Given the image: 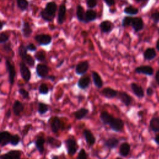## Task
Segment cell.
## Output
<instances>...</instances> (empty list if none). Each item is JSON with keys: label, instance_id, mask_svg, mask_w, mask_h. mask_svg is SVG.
I'll return each instance as SVG.
<instances>
[{"label": "cell", "instance_id": "1", "mask_svg": "<svg viewBox=\"0 0 159 159\" xmlns=\"http://www.w3.org/2000/svg\"><path fill=\"white\" fill-rule=\"evenodd\" d=\"M57 6L55 2L51 1L46 4L44 9L40 12V17L47 22H51L55 16Z\"/></svg>", "mask_w": 159, "mask_h": 159}, {"label": "cell", "instance_id": "2", "mask_svg": "<svg viewBox=\"0 0 159 159\" xmlns=\"http://www.w3.org/2000/svg\"><path fill=\"white\" fill-rule=\"evenodd\" d=\"M108 125L112 130L119 132L122 130L124 126V123L121 119L113 116L109 120Z\"/></svg>", "mask_w": 159, "mask_h": 159}, {"label": "cell", "instance_id": "3", "mask_svg": "<svg viewBox=\"0 0 159 159\" xmlns=\"http://www.w3.org/2000/svg\"><path fill=\"white\" fill-rule=\"evenodd\" d=\"M67 153L70 156H73L77 152L78 145L75 139L68 138L65 140Z\"/></svg>", "mask_w": 159, "mask_h": 159}, {"label": "cell", "instance_id": "4", "mask_svg": "<svg viewBox=\"0 0 159 159\" xmlns=\"http://www.w3.org/2000/svg\"><path fill=\"white\" fill-rule=\"evenodd\" d=\"M19 71L23 80L25 82H28L31 78V73L24 61L19 63Z\"/></svg>", "mask_w": 159, "mask_h": 159}, {"label": "cell", "instance_id": "5", "mask_svg": "<svg viewBox=\"0 0 159 159\" xmlns=\"http://www.w3.org/2000/svg\"><path fill=\"white\" fill-rule=\"evenodd\" d=\"M50 128L53 133H57L63 126V123L60 118L57 116L53 117L50 121Z\"/></svg>", "mask_w": 159, "mask_h": 159}, {"label": "cell", "instance_id": "6", "mask_svg": "<svg viewBox=\"0 0 159 159\" xmlns=\"http://www.w3.org/2000/svg\"><path fill=\"white\" fill-rule=\"evenodd\" d=\"M35 40L41 45H47L52 42V37L48 34H39L34 37Z\"/></svg>", "mask_w": 159, "mask_h": 159}, {"label": "cell", "instance_id": "7", "mask_svg": "<svg viewBox=\"0 0 159 159\" xmlns=\"http://www.w3.org/2000/svg\"><path fill=\"white\" fill-rule=\"evenodd\" d=\"M22 152L19 150H10L1 155V159H21Z\"/></svg>", "mask_w": 159, "mask_h": 159}, {"label": "cell", "instance_id": "8", "mask_svg": "<svg viewBox=\"0 0 159 159\" xmlns=\"http://www.w3.org/2000/svg\"><path fill=\"white\" fill-rule=\"evenodd\" d=\"M6 69L8 73V76H9V81L11 85H12L14 82V77L16 75V70L14 67V66L11 64V63L6 60Z\"/></svg>", "mask_w": 159, "mask_h": 159}, {"label": "cell", "instance_id": "9", "mask_svg": "<svg viewBox=\"0 0 159 159\" xmlns=\"http://www.w3.org/2000/svg\"><path fill=\"white\" fill-rule=\"evenodd\" d=\"M135 72L136 73L143 74L148 76H152L153 74V68L149 65H142L137 67L135 69Z\"/></svg>", "mask_w": 159, "mask_h": 159}, {"label": "cell", "instance_id": "10", "mask_svg": "<svg viewBox=\"0 0 159 159\" xmlns=\"http://www.w3.org/2000/svg\"><path fill=\"white\" fill-rule=\"evenodd\" d=\"M12 135L7 130L2 131L0 133V145L1 147L10 143Z\"/></svg>", "mask_w": 159, "mask_h": 159}, {"label": "cell", "instance_id": "11", "mask_svg": "<svg viewBox=\"0 0 159 159\" xmlns=\"http://www.w3.org/2000/svg\"><path fill=\"white\" fill-rule=\"evenodd\" d=\"M131 26L136 32L142 30L144 27V24L142 19L139 17H133Z\"/></svg>", "mask_w": 159, "mask_h": 159}, {"label": "cell", "instance_id": "12", "mask_svg": "<svg viewBox=\"0 0 159 159\" xmlns=\"http://www.w3.org/2000/svg\"><path fill=\"white\" fill-rule=\"evenodd\" d=\"M49 71L48 67L44 64H38L36 66V73L38 76L42 78H45Z\"/></svg>", "mask_w": 159, "mask_h": 159}, {"label": "cell", "instance_id": "13", "mask_svg": "<svg viewBox=\"0 0 159 159\" xmlns=\"http://www.w3.org/2000/svg\"><path fill=\"white\" fill-rule=\"evenodd\" d=\"M89 63L87 61L80 62L75 68V73L78 75H81L86 73L89 69Z\"/></svg>", "mask_w": 159, "mask_h": 159}, {"label": "cell", "instance_id": "14", "mask_svg": "<svg viewBox=\"0 0 159 159\" xmlns=\"http://www.w3.org/2000/svg\"><path fill=\"white\" fill-rule=\"evenodd\" d=\"M83 135L88 146L92 147L95 144L96 138L90 130L85 129L83 131Z\"/></svg>", "mask_w": 159, "mask_h": 159}, {"label": "cell", "instance_id": "15", "mask_svg": "<svg viewBox=\"0 0 159 159\" xmlns=\"http://www.w3.org/2000/svg\"><path fill=\"white\" fill-rule=\"evenodd\" d=\"M117 97L125 106H129L131 104L132 98L127 93L124 91H119L118 92Z\"/></svg>", "mask_w": 159, "mask_h": 159}, {"label": "cell", "instance_id": "16", "mask_svg": "<svg viewBox=\"0 0 159 159\" xmlns=\"http://www.w3.org/2000/svg\"><path fill=\"white\" fill-rule=\"evenodd\" d=\"M101 94L106 98L112 99L117 96L118 91L109 87H106L101 91Z\"/></svg>", "mask_w": 159, "mask_h": 159}, {"label": "cell", "instance_id": "17", "mask_svg": "<svg viewBox=\"0 0 159 159\" xmlns=\"http://www.w3.org/2000/svg\"><path fill=\"white\" fill-rule=\"evenodd\" d=\"M119 143V140L116 137H112L106 139L104 141V146L109 149L116 148Z\"/></svg>", "mask_w": 159, "mask_h": 159}, {"label": "cell", "instance_id": "18", "mask_svg": "<svg viewBox=\"0 0 159 159\" xmlns=\"http://www.w3.org/2000/svg\"><path fill=\"white\" fill-rule=\"evenodd\" d=\"M66 12V7L65 4H62L60 6L58 16H57V22L58 24H62L63 23L65 14Z\"/></svg>", "mask_w": 159, "mask_h": 159}, {"label": "cell", "instance_id": "19", "mask_svg": "<svg viewBox=\"0 0 159 159\" xmlns=\"http://www.w3.org/2000/svg\"><path fill=\"white\" fill-rule=\"evenodd\" d=\"M130 88L134 94L138 98H142L144 96V91L142 86L138 85L135 83H132L130 84Z\"/></svg>", "mask_w": 159, "mask_h": 159}, {"label": "cell", "instance_id": "20", "mask_svg": "<svg viewBox=\"0 0 159 159\" xmlns=\"http://www.w3.org/2000/svg\"><path fill=\"white\" fill-rule=\"evenodd\" d=\"M24 105L19 100H16L12 105V110L14 114L18 116L24 111Z\"/></svg>", "mask_w": 159, "mask_h": 159}, {"label": "cell", "instance_id": "21", "mask_svg": "<svg viewBox=\"0 0 159 159\" xmlns=\"http://www.w3.org/2000/svg\"><path fill=\"white\" fill-rule=\"evenodd\" d=\"M130 151V145L127 142H123L119 147V153L122 157H125L129 155Z\"/></svg>", "mask_w": 159, "mask_h": 159}, {"label": "cell", "instance_id": "22", "mask_svg": "<svg viewBox=\"0 0 159 159\" xmlns=\"http://www.w3.org/2000/svg\"><path fill=\"white\" fill-rule=\"evenodd\" d=\"M90 81L91 80H90V78L89 76H83L79 79L78 83H77L78 87L82 89H86L90 84Z\"/></svg>", "mask_w": 159, "mask_h": 159}, {"label": "cell", "instance_id": "23", "mask_svg": "<svg viewBox=\"0 0 159 159\" xmlns=\"http://www.w3.org/2000/svg\"><path fill=\"white\" fill-rule=\"evenodd\" d=\"M99 27L101 32L103 33H109L112 30L113 28L112 24L109 20H104L101 22Z\"/></svg>", "mask_w": 159, "mask_h": 159}, {"label": "cell", "instance_id": "24", "mask_svg": "<svg viewBox=\"0 0 159 159\" xmlns=\"http://www.w3.org/2000/svg\"><path fill=\"white\" fill-rule=\"evenodd\" d=\"M88 112H89L88 109L82 107V108H80L78 110L73 112V114L75 116L76 119L81 120L88 114Z\"/></svg>", "mask_w": 159, "mask_h": 159}, {"label": "cell", "instance_id": "25", "mask_svg": "<svg viewBox=\"0 0 159 159\" xmlns=\"http://www.w3.org/2000/svg\"><path fill=\"white\" fill-rule=\"evenodd\" d=\"M45 139L43 137H39L35 142V147L40 153V154H43L44 152V144H45Z\"/></svg>", "mask_w": 159, "mask_h": 159}, {"label": "cell", "instance_id": "26", "mask_svg": "<svg viewBox=\"0 0 159 159\" xmlns=\"http://www.w3.org/2000/svg\"><path fill=\"white\" fill-rule=\"evenodd\" d=\"M22 33L25 38H28L32 33V30L30 24L27 22H24L22 27Z\"/></svg>", "mask_w": 159, "mask_h": 159}, {"label": "cell", "instance_id": "27", "mask_svg": "<svg viewBox=\"0 0 159 159\" xmlns=\"http://www.w3.org/2000/svg\"><path fill=\"white\" fill-rule=\"evenodd\" d=\"M156 56H157L156 52L153 48H147L143 53L144 58L147 60H152L154 59L156 57Z\"/></svg>", "mask_w": 159, "mask_h": 159}, {"label": "cell", "instance_id": "28", "mask_svg": "<svg viewBox=\"0 0 159 159\" xmlns=\"http://www.w3.org/2000/svg\"><path fill=\"white\" fill-rule=\"evenodd\" d=\"M92 78H93V81L94 84L98 88H101L103 85V82H102V80L100 75L97 72L93 71L92 72Z\"/></svg>", "mask_w": 159, "mask_h": 159}, {"label": "cell", "instance_id": "29", "mask_svg": "<svg viewBox=\"0 0 159 159\" xmlns=\"http://www.w3.org/2000/svg\"><path fill=\"white\" fill-rule=\"evenodd\" d=\"M150 128L154 132H159V117H153L150 120Z\"/></svg>", "mask_w": 159, "mask_h": 159}, {"label": "cell", "instance_id": "30", "mask_svg": "<svg viewBox=\"0 0 159 159\" xmlns=\"http://www.w3.org/2000/svg\"><path fill=\"white\" fill-rule=\"evenodd\" d=\"M76 17L79 21L87 23L85 19V13L83 7L81 5H78L76 7Z\"/></svg>", "mask_w": 159, "mask_h": 159}, {"label": "cell", "instance_id": "31", "mask_svg": "<svg viewBox=\"0 0 159 159\" xmlns=\"http://www.w3.org/2000/svg\"><path fill=\"white\" fill-rule=\"evenodd\" d=\"M113 116L107 111H102L99 116L100 120L104 125H108L109 120Z\"/></svg>", "mask_w": 159, "mask_h": 159}, {"label": "cell", "instance_id": "32", "mask_svg": "<svg viewBox=\"0 0 159 159\" xmlns=\"http://www.w3.org/2000/svg\"><path fill=\"white\" fill-rule=\"evenodd\" d=\"M97 17V14L96 12L92 10V9H88L85 12V19L86 22H92L96 20Z\"/></svg>", "mask_w": 159, "mask_h": 159}, {"label": "cell", "instance_id": "33", "mask_svg": "<svg viewBox=\"0 0 159 159\" xmlns=\"http://www.w3.org/2000/svg\"><path fill=\"white\" fill-rule=\"evenodd\" d=\"M38 113L40 115L44 114L47 113L48 111V106L43 102H39L38 104Z\"/></svg>", "mask_w": 159, "mask_h": 159}, {"label": "cell", "instance_id": "34", "mask_svg": "<svg viewBox=\"0 0 159 159\" xmlns=\"http://www.w3.org/2000/svg\"><path fill=\"white\" fill-rule=\"evenodd\" d=\"M124 13H125L127 14L135 15V14H138L139 9L137 8H135V7L132 6H129L126 7L124 9Z\"/></svg>", "mask_w": 159, "mask_h": 159}, {"label": "cell", "instance_id": "35", "mask_svg": "<svg viewBox=\"0 0 159 159\" xmlns=\"http://www.w3.org/2000/svg\"><path fill=\"white\" fill-rule=\"evenodd\" d=\"M17 4L21 11H25L28 9L29 2L27 0H17Z\"/></svg>", "mask_w": 159, "mask_h": 159}, {"label": "cell", "instance_id": "36", "mask_svg": "<svg viewBox=\"0 0 159 159\" xmlns=\"http://www.w3.org/2000/svg\"><path fill=\"white\" fill-rule=\"evenodd\" d=\"M18 52H19V55L20 57L22 60H24L27 55V49L26 47H25L23 44H21L18 48Z\"/></svg>", "mask_w": 159, "mask_h": 159}, {"label": "cell", "instance_id": "37", "mask_svg": "<svg viewBox=\"0 0 159 159\" xmlns=\"http://www.w3.org/2000/svg\"><path fill=\"white\" fill-rule=\"evenodd\" d=\"M47 142L49 143V145L56 148H58L61 146V142L55 139H54L52 137H49V136L47 137Z\"/></svg>", "mask_w": 159, "mask_h": 159}, {"label": "cell", "instance_id": "38", "mask_svg": "<svg viewBox=\"0 0 159 159\" xmlns=\"http://www.w3.org/2000/svg\"><path fill=\"white\" fill-rule=\"evenodd\" d=\"M34 57L37 60L40 62H43L45 61L46 57H45V54L42 51H38L36 52L34 54Z\"/></svg>", "mask_w": 159, "mask_h": 159}, {"label": "cell", "instance_id": "39", "mask_svg": "<svg viewBox=\"0 0 159 159\" xmlns=\"http://www.w3.org/2000/svg\"><path fill=\"white\" fill-rule=\"evenodd\" d=\"M133 17L130 16H125L123 18L122 20V25L123 27H127L129 25H131Z\"/></svg>", "mask_w": 159, "mask_h": 159}, {"label": "cell", "instance_id": "40", "mask_svg": "<svg viewBox=\"0 0 159 159\" xmlns=\"http://www.w3.org/2000/svg\"><path fill=\"white\" fill-rule=\"evenodd\" d=\"M23 60H24V62H25L27 65H29L30 67H33V66H34L35 61H34V58H33L31 55L27 54V56L25 57V58H24Z\"/></svg>", "mask_w": 159, "mask_h": 159}, {"label": "cell", "instance_id": "41", "mask_svg": "<svg viewBox=\"0 0 159 159\" xmlns=\"http://www.w3.org/2000/svg\"><path fill=\"white\" fill-rule=\"evenodd\" d=\"M20 141V137L17 134L12 135V137H11L10 144L11 145H12V146H16V145H17L19 144Z\"/></svg>", "mask_w": 159, "mask_h": 159}, {"label": "cell", "instance_id": "42", "mask_svg": "<svg viewBox=\"0 0 159 159\" xmlns=\"http://www.w3.org/2000/svg\"><path fill=\"white\" fill-rule=\"evenodd\" d=\"M39 91L42 94H47L48 93V88L45 83H42L39 86Z\"/></svg>", "mask_w": 159, "mask_h": 159}, {"label": "cell", "instance_id": "43", "mask_svg": "<svg viewBox=\"0 0 159 159\" xmlns=\"http://www.w3.org/2000/svg\"><path fill=\"white\" fill-rule=\"evenodd\" d=\"M9 35H7L4 32H1L0 34V43H6L9 40Z\"/></svg>", "mask_w": 159, "mask_h": 159}, {"label": "cell", "instance_id": "44", "mask_svg": "<svg viewBox=\"0 0 159 159\" xmlns=\"http://www.w3.org/2000/svg\"><path fill=\"white\" fill-rule=\"evenodd\" d=\"M77 159H88L87 154L84 148H81L77 155Z\"/></svg>", "mask_w": 159, "mask_h": 159}, {"label": "cell", "instance_id": "45", "mask_svg": "<svg viewBox=\"0 0 159 159\" xmlns=\"http://www.w3.org/2000/svg\"><path fill=\"white\" fill-rule=\"evenodd\" d=\"M19 93L22 96L24 99H29V94L27 91H26L24 89L20 88L19 89Z\"/></svg>", "mask_w": 159, "mask_h": 159}, {"label": "cell", "instance_id": "46", "mask_svg": "<svg viewBox=\"0 0 159 159\" xmlns=\"http://www.w3.org/2000/svg\"><path fill=\"white\" fill-rule=\"evenodd\" d=\"M86 5L88 7L93 9L97 5V0H86Z\"/></svg>", "mask_w": 159, "mask_h": 159}, {"label": "cell", "instance_id": "47", "mask_svg": "<svg viewBox=\"0 0 159 159\" xmlns=\"http://www.w3.org/2000/svg\"><path fill=\"white\" fill-rule=\"evenodd\" d=\"M151 19L153 20V22L157 24L159 22V12H153L151 15Z\"/></svg>", "mask_w": 159, "mask_h": 159}, {"label": "cell", "instance_id": "48", "mask_svg": "<svg viewBox=\"0 0 159 159\" xmlns=\"http://www.w3.org/2000/svg\"><path fill=\"white\" fill-rule=\"evenodd\" d=\"M2 48L7 52H10L12 51V48H11V43H4L3 45H2Z\"/></svg>", "mask_w": 159, "mask_h": 159}, {"label": "cell", "instance_id": "49", "mask_svg": "<svg viewBox=\"0 0 159 159\" xmlns=\"http://www.w3.org/2000/svg\"><path fill=\"white\" fill-rule=\"evenodd\" d=\"M26 48H27V50H29V51H30V52H35V51L37 50L36 46H35L34 44L32 43H29V44L26 46Z\"/></svg>", "mask_w": 159, "mask_h": 159}, {"label": "cell", "instance_id": "50", "mask_svg": "<svg viewBox=\"0 0 159 159\" xmlns=\"http://www.w3.org/2000/svg\"><path fill=\"white\" fill-rule=\"evenodd\" d=\"M108 6H112L115 4V0H103Z\"/></svg>", "mask_w": 159, "mask_h": 159}, {"label": "cell", "instance_id": "51", "mask_svg": "<svg viewBox=\"0 0 159 159\" xmlns=\"http://www.w3.org/2000/svg\"><path fill=\"white\" fill-rule=\"evenodd\" d=\"M154 91H153V89H152V88L151 87H148L147 89V94L148 96H151L152 95H153Z\"/></svg>", "mask_w": 159, "mask_h": 159}, {"label": "cell", "instance_id": "52", "mask_svg": "<svg viewBox=\"0 0 159 159\" xmlns=\"http://www.w3.org/2000/svg\"><path fill=\"white\" fill-rule=\"evenodd\" d=\"M155 79L156 82L157 83V84L159 85V70L157 71V73H156V74H155Z\"/></svg>", "mask_w": 159, "mask_h": 159}, {"label": "cell", "instance_id": "53", "mask_svg": "<svg viewBox=\"0 0 159 159\" xmlns=\"http://www.w3.org/2000/svg\"><path fill=\"white\" fill-rule=\"evenodd\" d=\"M11 111L10 109H8V110L7 111V112H6L5 117H6V119H9V118L11 117Z\"/></svg>", "mask_w": 159, "mask_h": 159}, {"label": "cell", "instance_id": "54", "mask_svg": "<svg viewBox=\"0 0 159 159\" xmlns=\"http://www.w3.org/2000/svg\"><path fill=\"white\" fill-rule=\"evenodd\" d=\"M154 140H155V142L158 145H159V133H158L157 135H155V138H154Z\"/></svg>", "mask_w": 159, "mask_h": 159}, {"label": "cell", "instance_id": "55", "mask_svg": "<svg viewBox=\"0 0 159 159\" xmlns=\"http://www.w3.org/2000/svg\"><path fill=\"white\" fill-rule=\"evenodd\" d=\"M45 78H47V79H48V80H51L52 81H54V80H55V76H47Z\"/></svg>", "mask_w": 159, "mask_h": 159}, {"label": "cell", "instance_id": "56", "mask_svg": "<svg viewBox=\"0 0 159 159\" xmlns=\"http://www.w3.org/2000/svg\"><path fill=\"white\" fill-rule=\"evenodd\" d=\"M135 1L136 2H146L148 1V0H135Z\"/></svg>", "mask_w": 159, "mask_h": 159}, {"label": "cell", "instance_id": "57", "mask_svg": "<svg viewBox=\"0 0 159 159\" xmlns=\"http://www.w3.org/2000/svg\"><path fill=\"white\" fill-rule=\"evenodd\" d=\"M156 47L158 51H159V39L157 40V44H156Z\"/></svg>", "mask_w": 159, "mask_h": 159}, {"label": "cell", "instance_id": "58", "mask_svg": "<svg viewBox=\"0 0 159 159\" xmlns=\"http://www.w3.org/2000/svg\"><path fill=\"white\" fill-rule=\"evenodd\" d=\"M63 63V60H62L60 61V63H59L58 65H57V68L60 67V66Z\"/></svg>", "mask_w": 159, "mask_h": 159}, {"label": "cell", "instance_id": "59", "mask_svg": "<svg viewBox=\"0 0 159 159\" xmlns=\"http://www.w3.org/2000/svg\"><path fill=\"white\" fill-rule=\"evenodd\" d=\"M5 24V22H1V27H0V29L1 30H2V27H3V25H4V24Z\"/></svg>", "mask_w": 159, "mask_h": 159}, {"label": "cell", "instance_id": "60", "mask_svg": "<svg viewBox=\"0 0 159 159\" xmlns=\"http://www.w3.org/2000/svg\"><path fill=\"white\" fill-rule=\"evenodd\" d=\"M52 159H59V158H58V157L57 156V155H53V156H52Z\"/></svg>", "mask_w": 159, "mask_h": 159}, {"label": "cell", "instance_id": "61", "mask_svg": "<svg viewBox=\"0 0 159 159\" xmlns=\"http://www.w3.org/2000/svg\"><path fill=\"white\" fill-rule=\"evenodd\" d=\"M116 159H122L121 158H120V157H117V158H116Z\"/></svg>", "mask_w": 159, "mask_h": 159}, {"label": "cell", "instance_id": "62", "mask_svg": "<svg viewBox=\"0 0 159 159\" xmlns=\"http://www.w3.org/2000/svg\"><path fill=\"white\" fill-rule=\"evenodd\" d=\"M158 34H159V29H158Z\"/></svg>", "mask_w": 159, "mask_h": 159}]
</instances>
